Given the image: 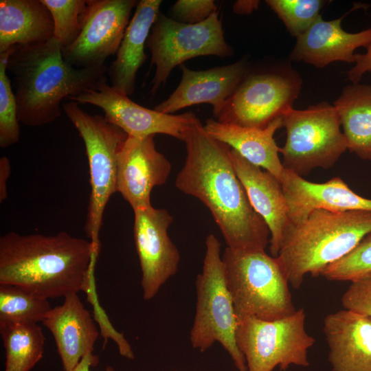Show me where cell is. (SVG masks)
<instances>
[{
  "label": "cell",
  "instance_id": "cell-1",
  "mask_svg": "<svg viewBox=\"0 0 371 371\" xmlns=\"http://www.w3.org/2000/svg\"><path fill=\"white\" fill-rule=\"evenodd\" d=\"M183 142L186 157L176 188L207 207L227 247L235 251H265L270 232L236 172L231 148L211 137L198 117Z\"/></svg>",
  "mask_w": 371,
  "mask_h": 371
},
{
  "label": "cell",
  "instance_id": "cell-2",
  "mask_svg": "<svg viewBox=\"0 0 371 371\" xmlns=\"http://www.w3.org/2000/svg\"><path fill=\"white\" fill-rule=\"evenodd\" d=\"M100 251L91 242L60 232L54 235L0 237V284L18 286L41 297H65L84 291L95 313L102 310L94 271Z\"/></svg>",
  "mask_w": 371,
  "mask_h": 371
},
{
  "label": "cell",
  "instance_id": "cell-3",
  "mask_svg": "<svg viewBox=\"0 0 371 371\" xmlns=\"http://www.w3.org/2000/svg\"><path fill=\"white\" fill-rule=\"evenodd\" d=\"M62 47L52 38L27 47L12 48L7 71L14 80L19 122L36 127L61 115L64 98L93 88L107 74L108 67L77 68L67 64Z\"/></svg>",
  "mask_w": 371,
  "mask_h": 371
},
{
  "label": "cell",
  "instance_id": "cell-4",
  "mask_svg": "<svg viewBox=\"0 0 371 371\" xmlns=\"http://www.w3.org/2000/svg\"><path fill=\"white\" fill-rule=\"evenodd\" d=\"M370 233L371 211L315 210L291 226L276 258L289 284L298 289L306 275L322 276Z\"/></svg>",
  "mask_w": 371,
  "mask_h": 371
},
{
  "label": "cell",
  "instance_id": "cell-5",
  "mask_svg": "<svg viewBox=\"0 0 371 371\" xmlns=\"http://www.w3.org/2000/svg\"><path fill=\"white\" fill-rule=\"evenodd\" d=\"M225 281L237 319L254 317L266 321L295 313L287 276L276 257L264 251H235L222 255Z\"/></svg>",
  "mask_w": 371,
  "mask_h": 371
},
{
  "label": "cell",
  "instance_id": "cell-6",
  "mask_svg": "<svg viewBox=\"0 0 371 371\" xmlns=\"http://www.w3.org/2000/svg\"><path fill=\"white\" fill-rule=\"evenodd\" d=\"M202 271L195 281L196 311L190 333L192 346L203 352L218 342L238 371H247L244 355L236 341L237 317L227 289L221 243L212 234L205 239Z\"/></svg>",
  "mask_w": 371,
  "mask_h": 371
},
{
  "label": "cell",
  "instance_id": "cell-7",
  "mask_svg": "<svg viewBox=\"0 0 371 371\" xmlns=\"http://www.w3.org/2000/svg\"><path fill=\"white\" fill-rule=\"evenodd\" d=\"M62 106L85 144L91 192L84 230L100 251L99 234L104 210L117 192L118 153L128 135L104 117L85 111L76 102L69 101Z\"/></svg>",
  "mask_w": 371,
  "mask_h": 371
},
{
  "label": "cell",
  "instance_id": "cell-8",
  "mask_svg": "<svg viewBox=\"0 0 371 371\" xmlns=\"http://www.w3.org/2000/svg\"><path fill=\"white\" fill-rule=\"evenodd\" d=\"M286 140L280 147L284 168L303 177L313 169L333 167L348 150L333 105L322 102L306 109L293 107L282 115Z\"/></svg>",
  "mask_w": 371,
  "mask_h": 371
},
{
  "label": "cell",
  "instance_id": "cell-9",
  "mask_svg": "<svg viewBox=\"0 0 371 371\" xmlns=\"http://www.w3.org/2000/svg\"><path fill=\"white\" fill-rule=\"evenodd\" d=\"M236 341L247 371H285L291 365L308 367V350L315 339L305 329V312L300 308L287 317L266 321L254 317L237 319Z\"/></svg>",
  "mask_w": 371,
  "mask_h": 371
},
{
  "label": "cell",
  "instance_id": "cell-10",
  "mask_svg": "<svg viewBox=\"0 0 371 371\" xmlns=\"http://www.w3.org/2000/svg\"><path fill=\"white\" fill-rule=\"evenodd\" d=\"M146 46L151 54L150 66L155 67L150 83L152 94L164 85L172 71L186 60L202 56L225 58L234 53L225 38L218 12L196 24L179 23L159 12Z\"/></svg>",
  "mask_w": 371,
  "mask_h": 371
},
{
  "label": "cell",
  "instance_id": "cell-11",
  "mask_svg": "<svg viewBox=\"0 0 371 371\" xmlns=\"http://www.w3.org/2000/svg\"><path fill=\"white\" fill-rule=\"evenodd\" d=\"M300 88V79L290 74L246 76L216 119L221 123L264 129L293 107Z\"/></svg>",
  "mask_w": 371,
  "mask_h": 371
},
{
  "label": "cell",
  "instance_id": "cell-12",
  "mask_svg": "<svg viewBox=\"0 0 371 371\" xmlns=\"http://www.w3.org/2000/svg\"><path fill=\"white\" fill-rule=\"evenodd\" d=\"M136 0H87L77 38L62 49L65 61L77 68H100L116 54Z\"/></svg>",
  "mask_w": 371,
  "mask_h": 371
},
{
  "label": "cell",
  "instance_id": "cell-13",
  "mask_svg": "<svg viewBox=\"0 0 371 371\" xmlns=\"http://www.w3.org/2000/svg\"><path fill=\"white\" fill-rule=\"evenodd\" d=\"M67 99L100 108L109 122L134 137L164 134L183 142L188 129L197 117L192 112L166 114L139 105L109 85L106 77L93 88Z\"/></svg>",
  "mask_w": 371,
  "mask_h": 371
},
{
  "label": "cell",
  "instance_id": "cell-14",
  "mask_svg": "<svg viewBox=\"0 0 371 371\" xmlns=\"http://www.w3.org/2000/svg\"><path fill=\"white\" fill-rule=\"evenodd\" d=\"M133 212V235L142 271L141 286L144 299L150 300L176 274L181 256L168 233L173 217L167 210L151 205Z\"/></svg>",
  "mask_w": 371,
  "mask_h": 371
},
{
  "label": "cell",
  "instance_id": "cell-15",
  "mask_svg": "<svg viewBox=\"0 0 371 371\" xmlns=\"http://www.w3.org/2000/svg\"><path fill=\"white\" fill-rule=\"evenodd\" d=\"M155 135L128 136L117 158V192L133 210L151 205L150 195L156 186L167 181L171 164L155 148Z\"/></svg>",
  "mask_w": 371,
  "mask_h": 371
},
{
  "label": "cell",
  "instance_id": "cell-16",
  "mask_svg": "<svg viewBox=\"0 0 371 371\" xmlns=\"http://www.w3.org/2000/svg\"><path fill=\"white\" fill-rule=\"evenodd\" d=\"M180 67L182 77L179 85L154 107L155 111L173 114L194 104H210L216 117L247 73V63L243 60L201 71L192 70L184 64Z\"/></svg>",
  "mask_w": 371,
  "mask_h": 371
},
{
  "label": "cell",
  "instance_id": "cell-17",
  "mask_svg": "<svg viewBox=\"0 0 371 371\" xmlns=\"http://www.w3.org/2000/svg\"><path fill=\"white\" fill-rule=\"evenodd\" d=\"M280 183L293 225L319 209L332 212L371 211V199L355 193L340 177L314 183L285 169Z\"/></svg>",
  "mask_w": 371,
  "mask_h": 371
},
{
  "label": "cell",
  "instance_id": "cell-18",
  "mask_svg": "<svg viewBox=\"0 0 371 371\" xmlns=\"http://www.w3.org/2000/svg\"><path fill=\"white\" fill-rule=\"evenodd\" d=\"M236 172L243 184L254 210L270 232L269 251L277 257L283 239L293 225L280 181L231 148Z\"/></svg>",
  "mask_w": 371,
  "mask_h": 371
},
{
  "label": "cell",
  "instance_id": "cell-19",
  "mask_svg": "<svg viewBox=\"0 0 371 371\" xmlns=\"http://www.w3.org/2000/svg\"><path fill=\"white\" fill-rule=\"evenodd\" d=\"M323 331L332 371H371V317L344 309L327 315Z\"/></svg>",
  "mask_w": 371,
  "mask_h": 371
},
{
  "label": "cell",
  "instance_id": "cell-20",
  "mask_svg": "<svg viewBox=\"0 0 371 371\" xmlns=\"http://www.w3.org/2000/svg\"><path fill=\"white\" fill-rule=\"evenodd\" d=\"M341 18L324 21L319 15L300 36L291 54V59L323 68L335 61L355 62V51L371 42V27L349 33L341 27Z\"/></svg>",
  "mask_w": 371,
  "mask_h": 371
},
{
  "label": "cell",
  "instance_id": "cell-21",
  "mask_svg": "<svg viewBox=\"0 0 371 371\" xmlns=\"http://www.w3.org/2000/svg\"><path fill=\"white\" fill-rule=\"evenodd\" d=\"M52 308L43 324L52 333L64 371L73 370L87 353L93 352L99 332L78 293L64 297Z\"/></svg>",
  "mask_w": 371,
  "mask_h": 371
},
{
  "label": "cell",
  "instance_id": "cell-22",
  "mask_svg": "<svg viewBox=\"0 0 371 371\" xmlns=\"http://www.w3.org/2000/svg\"><path fill=\"white\" fill-rule=\"evenodd\" d=\"M161 3V0L137 1L116 58L108 67L111 86L128 97L135 90L137 73L148 57L144 48Z\"/></svg>",
  "mask_w": 371,
  "mask_h": 371
},
{
  "label": "cell",
  "instance_id": "cell-23",
  "mask_svg": "<svg viewBox=\"0 0 371 371\" xmlns=\"http://www.w3.org/2000/svg\"><path fill=\"white\" fill-rule=\"evenodd\" d=\"M203 126L211 137L225 143L249 162L264 168L281 181L285 168L279 157L280 147L276 143L274 135L283 127L282 117L264 129L221 123L212 118L207 119Z\"/></svg>",
  "mask_w": 371,
  "mask_h": 371
},
{
  "label": "cell",
  "instance_id": "cell-24",
  "mask_svg": "<svg viewBox=\"0 0 371 371\" xmlns=\"http://www.w3.org/2000/svg\"><path fill=\"white\" fill-rule=\"evenodd\" d=\"M53 36L52 16L41 0L0 1V54L47 42Z\"/></svg>",
  "mask_w": 371,
  "mask_h": 371
},
{
  "label": "cell",
  "instance_id": "cell-25",
  "mask_svg": "<svg viewBox=\"0 0 371 371\" xmlns=\"http://www.w3.org/2000/svg\"><path fill=\"white\" fill-rule=\"evenodd\" d=\"M333 106L348 150L362 159L371 161V85L346 87Z\"/></svg>",
  "mask_w": 371,
  "mask_h": 371
},
{
  "label": "cell",
  "instance_id": "cell-26",
  "mask_svg": "<svg viewBox=\"0 0 371 371\" xmlns=\"http://www.w3.org/2000/svg\"><path fill=\"white\" fill-rule=\"evenodd\" d=\"M5 371H30L43 357L45 336L37 324L0 322Z\"/></svg>",
  "mask_w": 371,
  "mask_h": 371
},
{
  "label": "cell",
  "instance_id": "cell-27",
  "mask_svg": "<svg viewBox=\"0 0 371 371\" xmlns=\"http://www.w3.org/2000/svg\"><path fill=\"white\" fill-rule=\"evenodd\" d=\"M51 308L47 299L16 285L0 284V322H43Z\"/></svg>",
  "mask_w": 371,
  "mask_h": 371
},
{
  "label": "cell",
  "instance_id": "cell-28",
  "mask_svg": "<svg viewBox=\"0 0 371 371\" xmlns=\"http://www.w3.org/2000/svg\"><path fill=\"white\" fill-rule=\"evenodd\" d=\"M48 8L54 21L53 38L62 49L69 46L81 30V15L87 0H41Z\"/></svg>",
  "mask_w": 371,
  "mask_h": 371
},
{
  "label": "cell",
  "instance_id": "cell-29",
  "mask_svg": "<svg viewBox=\"0 0 371 371\" xmlns=\"http://www.w3.org/2000/svg\"><path fill=\"white\" fill-rule=\"evenodd\" d=\"M12 48L0 54V146L2 148L16 144L20 138L16 100L7 74V60Z\"/></svg>",
  "mask_w": 371,
  "mask_h": 371
},
{
  "label": "cell",
  "instance_id": "cell-30",
  "mask_svg": "<svg viewBox=\"0 0 371 371\" xmlns=\"http://www.w3.org/2000/svg\"><path fill=\"white\" fill-rule=\"evenodd\" d=\"M267 4L296 38L302 34L320 15L324 4L321 0H267Z\"/></svg>",
  "mask_w": 371,
  "mask_h": 371
},
{
  "label": "cell",
  "instance_id": "cell-31",
  "mask_svg": "<svg viewBox=\"0 0 371 371\" xmlns=\"http://www.w3.org/2000/svg\"><path fill=\"white\" fill-rule=\"evenodd\" d=\"M371 273V233L348 254L328 266L322 273L330 281H354Z\"/></svg>",
  "mask_w": 371,
  "mask_h": 371
},
{
  "label": "cell",
  "instance_id": "cell-32",
  "mask_svg": "<svg viewBox=\"0 0 371 371\" xmlns=\"http://www.w3.org/2000/svg\"><path fill=\"white\" fill-rule=\"evenodd\" d=\"M215 12L214 0H178L171 8L172 19L187 24L201 23Z\"/></svg>",
  "mask_w": 371,
  "mask_h": 371
},
{
  "label": "cell",
  "instance_id": "cell-33",
  "mask_svg": "<svg viewBox=\"0 0 371 371\" xmlns=\"http://www.w3.org/2000/svg\"><path fill=\"white\" fill-rule=\"evenodd\" d=\"M350 282L342 295V306L344 309L371 317V273Z\"/></svg>",
  "mask_w": 371,
  "mask_h": 371
},
{
  "label": "cell",
  "instance_id": "cell-34",
  "mask_svg": "<svg viewBox=\"0 0 371 371\" xmlns=\"http://www.w3.org/2000/svg\"><path fill=\"white\" fill-rule=\"evenodd\" d=\"M364 54L355 53L354 56L355 65L348 71L349 80L352 84H357L362 76L366 73L371 74V42L366 47Z\"/></svg>",
  "mask_w": 371,
  "mask_h": 371
},
{
  "label": "cell",
  "instance_id": "cell-35",
  "mask_svg": "<svg viewBox=\"0 0 371 371\" xmlns=\"http://www.w3.org/2000/svg\"><path fill=\"white\" fill-rule=\"evenodd\" d=\"M11 166L9 159L0 158V202H3L8 197L7 183L10 175Z\"/></svg>",
  "mask_w": 371,
  "mask_h": 371
},
{
  "label": "cell",
  "instance_id": "cell-36",
  "mask_svg": "<svg viewBox=\"0 0 371 371\" xmlns=\"http://www.w3.org/2000/svg\"><path fill=\"white\" fill-rule=\"evenodd\" d=\"M98 362V357L93 352H89L86 354L76 366L70 371H90V367L96 366ZM106 371H114V369L111 366H107Z\"/></svg>",
  "mask_w": 371,
  "mask_h": 371
},
{
  "label": "cell",
  "instance_id": "cell-37",
  "mask_svg": "<svg viewBox=\"0 0 371 371\" xmlns=\"http://www.w3.org/2000/svg\"><path fill=\"white\" fill-rule=\"evenodd\" d=\"M259 4V1H237L234 3L233 11L239 14H248L257 10Z\"/></svg>",
  "mask_w": 371,
  "mask_h": 371
}]
</instances>
